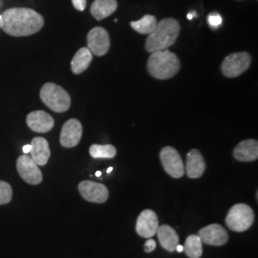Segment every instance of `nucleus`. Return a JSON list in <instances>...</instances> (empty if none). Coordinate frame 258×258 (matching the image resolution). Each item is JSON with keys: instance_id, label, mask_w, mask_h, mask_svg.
Wrapping results in <instances>:
<instances>
[{"instance_id": "f257e3e1", "label": "nucleus", "mask_w": 258, "mask_h": 258, "mask_svg": "<svg viewBox=\"0 0 258 258\" xmlns=\"http://www.w3.org/2000/svg\"><path fill=\"white\" fill-rule=\"evenodd\" d=\"M43 26L42 16L30 8H10L1 15L0 28L12 37H28L39 32Z\"/></svg>"}, {"instance_id": "f03ea898", "label": "nucleus", "mask_w": 258, "mask_h": 258, "mask_svg": "<svg viewBox=\"0 0 258 258\" xmlns=\"http://www.w3.org/2000/svg\"><path fill=\"white\" fill-rule=\"evenodd\" d=\"M180 23L171 18L162 19L157 23L156 27L148 35L146 41V51L154 53L167 50L172 46L180 35Z\"/></svg>"}, {"instance_id": "7ed1b4c3", "label": "nucleus", "mask_w": 258, "mask_h": 258, "mask_svg": "<svg viewBox=\"0 0 258 258\" xmlns=\"http://www.w3.org/2000/svg\"><path fill=\"white\" fill-rule=\"evenodd\" d=\"M180 67L178 56L168 50L154 52L148 58V73L158 80H168L174 77Z\"/></svg>"}, {"instance_id": "20e7f679", "label": "nucleus", "mask_w": 258, "mask_h": 258, "mask_svg": "<svg viewBox=\"0 0 258 258\" xmlns=\"http://www.w3.org/2000/svg\"><path fill=\"white\" fill-rule=\"evenodd\" d=\"M40 99L48 108L56 113H63L71 105V99L64 88L54 83H47L40 90Z\"/></svg>"}, {"instance_id": "39448f33", "label": "nucleus", "mask_w": 258, "mask_h": 258, "mask_svg": "<svg viewBox=\"0 0 258 258\" xmlns=\"http://www.w3.org/2000/svg\"><path fill=\"white\" fill-rule=\"evenodd\" d=\"M254 212L247 204H236L231 207L226 217V225L235 232L248 231L254 223Z\"/></svg>"}, {"instance_id": "423d86ee", "label": "nucleus", "mask_w": 258, "mask_h": 258, "mask_svg": "<svg viewBox=\"0 0 258 258\" xmlns=\"http://www.w3.org/2000/svg\"><path fill=\"white\" fill-rule=\"evenodd\" d=\"M251 56L249 53L241 52L228 55L221 65L222 73L228 78H236L249 69Z\"/></svg>"}, {"instance_id": "0eeeda50", "label": "nucleus", "mask_w": 258, "mask_h": 258, "mask_svg": "<svg viewBox=\"0 0 258 258\" xmlns=\"http://www.w3.org/2000/svg\"><path fill=\"white\" fill-rule=\"evenodd\" d=\"M160 160L168 175L175 179L184 175V162L175 148L172 147L163 148L160 152Z\"/></svg>"}, {"instance_id": "6e6552de", "label": "nucleus", "mask_w": 258, "mask_h": 258, "mask_svg": "<svg viewBox=\"0 0 258 258\" xmlns=\"http://www.w3.org/2000/svg\"><path fill=\"white\" fill-rule=\"evenodd\" d=\"M17 169L21 179L27 184H39L43 176L35 161L28 155H21L17 160Z\"/></svg>"}, {"instance_id": "1a4fd4ad", "label": "nucleus", "mask_w": 258, "mask_h": 258, "mask_svg": "<svg viewBox=\"0 0 258 258\" xmlns=\"http://www.w3.org/2000/svg\"><path fill=\"white\" fill-rule=\"evenodd\" d=\"M87 45L90 52L97 56L106 55L110 48L108 32L102 27H94L87 35Z\"/></svg>"}, {"instance_id": "9d476101", "label": "nucleus", "mask_w": 258, "mask_h": 258, "mask_svg": "<svg viewBox=\"0 0 258 258\" xmlns=\"http://www.w3.org/2000/svg\"><path fill=\"white\" fill-rule=\"evenodd\" d=\"M79 192L88 202L102 204L106 202L109 192L104 184L92 181H83L78 186Z\"/></svg>"}, {"instance_id": "9b49d317", "label": "nucleus", "mask_w": 258, "mask_h": 258, "mask_svg": "<svg viewBox=\"0 0 258 258\" xmlns=\"http://www.w3.org/2000/svg\"><path fill=\"white\" fill-rule=\"evenodd\" d=\"M198 236L203 244L220 247L228 243L229 234L219 224H212L198 231Z\"/></svg>"}, {"instance_id": "f8f14e48", "label": "nucleus", "mask_w": 258, "mask_h": 258, "mask_svg": "<svg viewBox=\"0 0 258 258\" xmlns=\"http://www.w3.org/2000/svg\"><path fill=\"white\" fill-rule=\"evenodd\" d=\"M159 220L156 213L151 210H145L140 213L136 222V232L143 238H151L156 234Z\"/></svg>"}, {"instance_id": "ddd939ff", "label": "nucleus", "mask_w": 258, "mask_h": 258, "mask_svg": "<svg viewBox=\"0 0 258 258\" xmlns=\"http://www.w3.org/2000/svg\"><path fill=\"white\" fill-rule=\"evenodd\" d=\"M82 135V123L78 120L70 119L65 122L63 127L61 129L60 144L63 148H74L80 143Z\"/></svg>"}, {"instance_id": "4468645a", "label": "nucleus", "mask_w": 258, "mask_h": 258, "mask_svg": "<svg viewBox=\"0 0 258 258\" xmlns=\"http://www.w3.org/2000/svg\"><path fill=\"white\" fill-rule=\"evenodd\" d=\"M28 127L39 133H45L53 129L55 120L53 117L45 111L38 110L31 112L26 118Z\"/></svg>"}, {"instance_id": "2eb2a0df", "label": "nucleus", "mask_w": 258, "mask_h": 258, "mask_svg": "<svg viewBox=\"0 0 258 258\" xmlns=\"http://www.w3.org/2000/svg\"><path fill=\"white\" fill-rule=\"evenodd\" d=\"M233 157L239 162H253L258 158V142L248 139L240 142L233 149Z\"/></svg>"}, {"instance_id": "dca6fc26", "label": "nucleus", "mask_w": 258, "mask_h": 258, "mask_svg": "<svg viewBox=\"0 0 258 258\" xmlns=\"http://www.w3.org/2000/svg\"><path fill=\"white\" fill-rule=\"evenodd\" d=\"M31 147V158L35 161L37 166H45L51 156L49 143L46 139L35 137L32 140Z\"/></svg>"}, {"instance_id": "f3484780", "label": "nucleus", "mask_w": 258, "mask_h": 258, "mask_svg": "<svg viewBox=\"0 0 258 258\" xmlns=\"http://www.w3.org/2000/svg\"><path fill=\"white\" fill-rule=\"evenodd\" d=\"M206 170V163L198 149H191L186 158L185 172L190 179H198Z\"/></svg>"}, {"instance_id": "a211bd4d", "label": "nucleus", "mask_w": 258, "mask_h": 258, "mask_svg": "<svg viewBox=\"0 0 258 258\" xmlns=\"http://www.w3.org/2000/svg\"><path fill=\"white\" fill-rule=\"evenodd\" d=\"M159 242L163 249L167 251H175L176 247L179 245V236L177 231L168 225H163L158 228L156 232Z\"/></svg>"}, {"instance_id": "6ab92c4d", "label": "nucleus", "mask_w": 258, "mask_h": 258, "mask_svg": "<svg viewBox=\"0 0 258 258\" xmlns=\"http://www.w3.org/2000/svg\"><path fill=\"white\" fill-rule=\"evenodd\" d=\"M117 9V0H95L91 5L90 12L97 20H102L114 14Z\"/></svg>"}, {"instance_id": "aec40b11", "label": "nucleus", "mask_w": 258, "mask_h": 258, "mask_svg": "<svg viewBox=\"0 0 258 258\" xmlns=\"http://www.w3.org/2000/svg\"><path fill=\"white\" fill-rule=\"evenodd\" d=\"M93 55L90 50L86 47L81 48L74 55L71 61V70L76 75L82 74L91 63Z\"/></svg>"}, {"instance_id": "412c9836", "label": "nucleus", "mask_w": 258, "mask_h": 258, "mask_svg": "<svg viewBox=\"0 0 258 258\" xmlns=\"http://www.w3.org/2000/svg\"><path fill=\"white\" fill-rule=\"evenodd\" d=\"M157 25V19L154 16L146 15L137 21H131L130 26L133 30L142 35H149L153 32Z\"/></svg>"}, {"instance_id": "4be33fe9", "label": "nucleus", "mask_w": 258, "mask_h": 258, "mask_svg": "<svg viewBox=\"0 0 258 258\" xmlns=\"http://www.w3.org/2000/svg\"><path fill=\"white\" fill-rule=\"evenodd\" d=\"M184 251L189 258H200L203 254V243L198 235H189L184 243Z\"/></svg>"}, {"instance_id": "5701e85b", "label": "nucleus", "mask_w": 258, "mask_h": 258, "mask_svg": "<svg viewBox=\"0 0 258 258\" xmlns=\"http://www.w3.org/2000/svg\"><path fill=\"white\" fill-rule=\"evenodd\" d=\"M89 153L94 159H112L117 155V149L112 145H96L89 148Z\"/></svg>"}, {"instance_id": "b1692460", "label": "nucleus", "mask_w": 258, "mask_h": 258, "mask_svg": "<svg viewBox=\"0 0 258 258\" xmlns=\"http://www.w3.org/2000/svg\"><path fill=\"white\" fill-rule=\"evenodd\" d=\"M13 190L8 183L0 181V205L9 203L12 200Z\"/></svg>"}, {"instance_id": "393cba45", "label": "nucleus", "mask_w": 258, "mask_h": 258, "mask_svg": "<svg viewBox=\"0 0 258 258\" xmlns=\"http://www.w3.org/2000/svg\"><path fill=\"white\" fill-rule=\"evenodd\" d=\"M208 23L211 27L217 28L221 25L222 18L218 13H212L208 16Z\"/></svg>"}, {"instance_id": "a878e982", "label": "nucleus", "mask_w": 258, "mask_h": 258, "mask_svg": "<svg viewBox=\"0 0 258 258\" xmlns=\"http://www.w3.org/2000/svg\"><path fill=\"white\" fill-rule=\"evenodd\" d=\"M156 247L157 245L155 240L151 239V238H149V239L145 243V245H144L145 251H146L147 253H150V252L154 251L155 249H156Z\"/></svg>"}, {"instance_id": "bb28decb", "label": "nucleus", "mask_w": 258, "mask_h": 258, "mask_svg": "<svg viewBox=\"0 0 258 258\" xmlns=\"http://www.w3.org/2000/svg\"><path fill=\"white\" fill-rule=\"evenodd\" d=\"M72 3L78 11H83L86 7V0H72Z\"/></svg>"}, {"instance_id": "cd10ccee", "label": "nucleus", "mask_w": 258, "mask_h": 258, "mask_svg": "<svg viewBox=\"0 0 258 258\" xmlns=\"http://www.w3.org/2000/svg\"><path fill=\"white\" fill-rule=\"evenodd\" d=\"M31 145H25L23 148H22V151H23V153L24 154H28V153H30V151H31Z\"/></svg>"}, {"instance_id": "c85d7f7f", "label": "nucleus", "mask_w": 258, "mask_h": 258, "mask_svg": "<svg viewBox=\"0 0 258 258\" xmlns=\"http://www.w3.org/2000/svg\"><path fill=\"white\" fill-rule=\"evenodd\" d=\"M175 250H177L178 252H183L184 251V246H181V245H178L177 247H176Z\"/></svg>"}, {"instance_id": "c756f323", "label": "nucleus", "mask_w": 258, "mask_h": 258, "mask_svg": "<svg viewBox=\"0 0 258 258\" xmlns=\"http://www.w3.org/2000/svg\"><path fill=\"white\" fill-rule=\"evenodd\" d=\"M194 16H195V13H191V14H188V15H187V19L190 20V19H194Z\"/></svg>"}, {"instance_id": "7c9ffc66", "label": "nucleus", "mask_w": 258, "mask_h": 258, "mask_svg": "<svg viewBox=\"0 0 258 258\" xmlns=\"http://www.w3.org/2000/svg\"><path fill=\"white\" fill-rule=\"evenodd\" d=\"M96 176H97V177H101V176H102V172H101V171H97V172H96Z\"/></svg>"}, {"instance_id": "2f4dec72", "label": "nucleus", "mask_w": 258, "mask_h": 258, "mask_svg": "<svg viewBox=\"0 0 258 258\" xmlns=\"http://www.w3.org/2000/svg\"><path fill=\"white\" fill-rule=\"evenodd\" d=\"M112 170H113V167H112V166H111V167H109V168H108V169H107V173H108V174H109V173H111V172H112Z\"/></svg>"}, {"instance_id": "473e14b6", "label": "nucleus", "mask_w": 258, "mask_h": 258, "mask_svg": "<svg viewBox=\"0 0 258 258\" xmlns=\"http://www.w3.org/2000/svg\"><path fill=\"white\" fill-rule=\"evenodd\" d=\"M0 21H1V15H0Z\"/></svg>"}]
</instances>
